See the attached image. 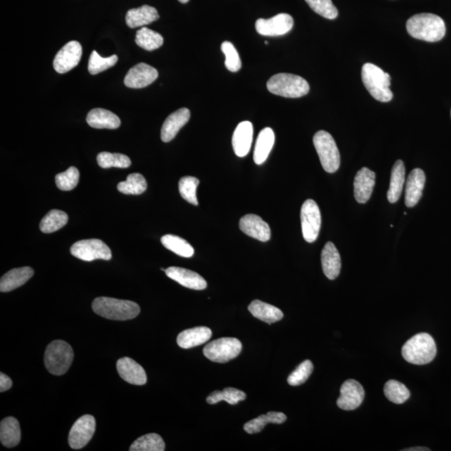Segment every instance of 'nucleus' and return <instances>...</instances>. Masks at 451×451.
Instances as JSON below:
<instances>
[{
	"label": "nucleus",
	"instance_id": "nucleus-8",
	"mask_svg": "<svg viewBox=\"0 0 451 451\" xmlns=\"http://www.w3.org/2000/svg\"><path fill=\"white\" fill-rule=\"evenodd\" d=\"M242 348V343L238 338H221L206 345L204 353L212 362L227 363L238 357Z\"/></svg>",
	"mask_w": 451,
	"mask_h": 451
},
{
	"label": "nucleus",
	"instance_id": "nucleus-24",
	"mask_svg": "<svg viewBox=\"0 0 451 451\" xmlns=\"http://www.w3.org/2000/svg\"><path fill=\"white\" fill-rule=\"evenodd\" d=\"M33 275L34 270L30 267L14 268L8 272L0 280V291L7 293L16 289L28 282Z\"/></svg>",
	"mask_w": 451,
	"mask_h": 451
},
{
	"label": "nucleus",
	"instance_id": "nucleus-27",
	"mask_svg": "<svg viewBox=\"0 0 451 451\" xmlns=\"http://www.w3.org/2000/svg\"><path fill=\"white\" fill-rule=\"evenodd\" d=\"M158 19L157 10L149 6H143L138 9L130 10L126 16V24L131 29L150 25Z\"/></svg>",
	"mask_w": 451,
	"mask_h": 451
},
{
	"label": "nucleus",
	"instance_id": "nucleus-47",
	"mask_svg": "<svg viewBox=\"0 0 451 451\" xmlns=\"http://www.w3.org/2000/svg\"><path fill=\"white\" fill-rule=\"evenodd\" d=\"M12 387V380L6 375L0 374V391L6 392Z\"/></svg>",
	"mask_w": 451,
	"mask_h": 451
},
{
	"label": "nucleus",
	"instance_id": "nucleus-14",
	"mask_svg": "<svg viewBox=\"0 0 451 451\" xmlns=\"http://www.w3.org/2000/svg\"><path fill=\"white\" fill-rule=\"evenodd\" d=\"M364 395V388L358 381L346 380L340 388V396L337 400L338 406L344 410H356L362 404Z\"/></svg>",
	"mask_w": 451,
	"mask_h": 451
},
{
	"label": "nucleus",
	"instance_id": "nucleus-5",
	"mask_svg": "<svg viewBox=\"0 0 451 451\" xmlns=\"http://www.w3.org/2000/svg\"><path fill=\"white\" fill-rule=\"evenodd\" d=\"M267 88L272 94L286 98H300L309 92V85L302 77L293 74L280 73L272 76Z\"/></svg>",
	"mask_w": 451,
	"mask_h": 451
},
{
	"label": "nucleus",
	"instance_id": "nucleus-18",
	"mask_svg": "<svg viewBox=\"0 0 451 451\" xmlns=\"http://www.w3.org/2000/svg\"><path fill=\"white\" fill-rule=\"evenodd\" d=\"M116 368L122 378L127 383L135 386H144L146 384L147 377L145 369L131 358H122L116 364Z\"/></svg>",
	"mask_w": 451,
	"mask_h": 451
},
{
	"label": "nucleus",
	"instance_id": "nucleus-11",
	"mask_svg": "<svg viewBox=\"0 0 451 451\" xmlns=\"http://www.w3.org/2000/svg\"><path fill=\"white\" fill-rule=\"evenodd\" d=\"M96 431V419L85 415L74 424L69 434V445L74 450H80L91 441Z\"/></svg>",
	"mask_w": 451,
	"mask_h": 451
},
{
	"label": "nucleus",
	"instance_id": "nucleus-33",
	"mask_svg": "<svg viewBox=\"0 0 451 451\" xmlns=\"http://www.w3.org/2000/svg\"><path fill=\"white\" fill-rule=\"evenodd\" d=\"M162 243L167 250L172 251L174 254L182 256V258H192L194 255V248L189 243L180 236L175 235L163 236Z\"/></svg>",
	"mask_w": 451,
	"mask_h": 451
},
{
	"label": "nucleus",
	"instance_id": "nucleus-1",
	"mask_svg": "<svg viewBox=\"0 0 451 451\" xmlns=\"http://www.w3.org/2000/svg\"><path fill=\"white\" fill-rule=\"evenodd\" d=\"M410 36L427 42H438L446 36L444 21L433 14H415L406 23Z\"/></svg>",
	"mask_w": 451,
	"mask_h": 451
},
{
	"label": "nucleus",
	"instance_id": "nucleus-20",
	"mask_svg": "<svg viewBox=\"0 0 451 451\" xmlns=\"http://www.w3.org/2000/svg\"><path fill=\"white\" fill-rule=\"evenodd\" d=\"M375 184V173L371 170L364 167L358 172L353 188H355V197L359 204H364L371 198Z\"/></svg>",
	"mask_w": 451,
	"mask_h": 451
},
{
	"label": "nucleus",
	"instance_id": "nucleus-9",
	"mask_svg": "<svg viewBox=\"0 0 451 451\" xmlns=\"http://www.w3.org/2000/svg\"><path fill=\"white\" fill-rule=\"evenodd\" d=\"M72 254L83 261L91 262L96 259L111 260L110 248L100 239L81 240L74 243L71 248Z\"/></svg>",
	"mask_w": 451,
	"mask_h": 451
},
{
	"label": "nucleus",
	"instance_id": "nucleus-31",
	"mask_svg": "<svg viewBox=\"0 0 451 451\" xmlns=\"http://www.w3.org/2000/svg\"><path fill=\"white\" fill-rule=\"evenodd\" d=\"M404 181H406V167L404 162L399 160L393 166L390 177V188L387 197L390 204H395L402 196Z\"/></svg>",
	"mask_w": 451,
	"mask_h": 451
},
{
	"label": "nucleus",
	"instance_id": "nucleus-39",
	"mask_svg": "<svg viewBox=\"0 0 451 451\" xmlns=\"http://www.w3.org/2000/svg\"><path fill=\"white\" fill-rule=\"evenodd\" d=\"M247 398L246 394L242 390H236L235 388H225L221 391H214L208 395L207 402L210 404H215L220 402H226L230 404H236Z\"/></svg>",
	"mask_w": 451,
	"mask_h": 451
},
{
	"label": "nucleus",
	"instance_id": "nucleus-7",
	"mask_svg": "<svg viewBox=\"0 0 451 451\" xmlns=\"http://www.w3.org/2000/svg\"><path fill=\"white\" fill-rule=\"evenodd\" d=\"M314 145L326 173H336L340 166V154L332 135L325 131H318L314 137Z\"/></svg>",
	"mask_w": 451,
	"mask_h": 451
},
{
	"label": "nucleus",
	"instance_id": "nucleus-37",
	"mask_svg": "<svg viewBox=\"0 0 451 451\" xmlns=\"http://www.w3.org/2000/svg\"><path fill=\"white\" fill-rule=\"evenodd\" d=\"M165 442L157 434H147L140 437L130 447L131 451H164Z\"/></svg>",
	"mask_w": 451,
	"mask_h": 451
},
{
	"label": "nucleus",
	"instance_id": "nucleus-43",
	"mask_svg": "<svg viewBox=\"0 0 451 451\" xmlns=\"http://www.w3.org/2000/svg\"><path fill=\"white\" fill-rule=\"evenodd\" d=\"M79 179V170L76 167L71 166L65 172L56 175V184L58 188L68 192L76 188Z\"/></svg>",
	"mask_w": 451,
	"mask_h": 451
},
{
	"label": "nucleus",
	"instance_id": "nucleus-23",
	"mask_svg": "<svg viewBox=\"0 0 451 451\" xmlns=\"http://www.w3.org/2000/svg\"><path fill=\"white\" fill-rule=\"evenodd\" d=\"M321 262L322 271L327 278L334 280L338 278L341 270V258L336 245L327 243L322 251Z\"/></svg>",
	"mask_w": 451,
	"mask_h": 451
},
{
	"label": "nucleus",
	"instance_id": "nucleus-45",
	"mask_svg": "<svg viewBox=\"0 0 451 451\" xmlns=\"http://www.w3.org/2000/svg\"><path fill=\"white\" fill-rule=\"evenodd\" d=\"M314 371V364L311 362L310 360H305L303 362L298 365L296 369L292 373V374L287 378V383L290 384L291 386H301L303 383H305L307 380L309 378V376L312 375Z\"/></svg>",
	"mask_w": 451,
	"mask_h": 451
},
{
	"label": "nucleus",
	"instance_id": "nucleus-28",
	"mask_svg": "<svg viewBox=\"0 0 451 451\" xmlns=\"http://www.w3.org/2000/svg\"><path fill=\"white\" fill-rule=\"evenodd\" d=\"M275 142V135L270 127L264 128L260 131L256 139L254 160L256 165H262L265 162Z\"/></svg>",
	"mask_w": 451,
	"mask_h": 451
},
{
	"label": "nucleus",
	"instance_id": "nucleus-41",
	"mask_svg": "<svg viewBox=\"0 0 451 451\" xmlns=\"http://www.w3.org/2000/svg\"><path fill=\"white\" fill-rule=\"evenodd\" d=\"M118 57L116 54L111 57L103 58L94 50L89 57L88 71L91 75H97L112 67L118 63Z\"/></svg>",
	"mask_w": 451,
	"mask_h": 451
},
{
	"label": "nucleus",
	"instance_id": "nucleus-32",
	"mask_svg": "<svg viewBox=\"0 0 451 451\" xmlns=\"http://www.w3.org/2000/svg\"><path fill=\"white\" fill-rule=\"evenodd\" d=\"M287 416L281 412H268L266 415L258 416L244 425V430L248 434L261 432L267 424H283L286 421Z\"/></svg>",
	"mask_w": 451,
	"mask_h": 451
},
{
	"label": "nucleus",
	"instance_id": "nucleus-22",
	"mask_svg": "<svg viewBox=\"0 0 451 451\" xmlns=\"http://www.w3.org/2000/svg\"><path fill=\"white\" fill-rule=\"evenodd\" d=\"M426 184V175L423 170L416 168L408 177L406 189V204L408 208H414L421 200Z\"/></svg>",
	"mask_w": 451,
	"mask_h": 451
},
{
	"label": "nucleus",
	"instance_id": "nucleus-26",
	"mask_svg": "<svg viewBox=\"0 0 451 451\" xmlns=\"http://www.w3.org/2000/svg\"><path fill=\"white\" fill-rule=\"evenodd\" d=\"M212 336V330L208 327H196L179 334L177 342L182 349H190L205 344Z\"/></svg>",
	"mask_w": 451,
	"mask_h": 451
},
{
	"label": "nucleus",
	"instance_id": "nucleus-15",
	"mask_svg": "<svg viewBox=\"0 0 451 451\" xmlns=\"http://www.w3.org/2000/svg\"><path fill=\"white\" fill-rule=\"evenodd\" d=\"M158 78V72L153 66L140 63L132 67L126 74V87L132 89H141L148 87Z\"/></svg>",
	"mask_w": 451,
	"mask_h": 451
},
{
	"label": "nucleus",
	"instance_id": "nucleus-36",
	"mask_svg": "<svg viewBox=\"0 0 451 451\" xmlns=\"http://www.w3.org/2000/svg\"><path fill=\"white\" fill-rule=\"evenodd\" d=\"M118 189L126 195H141L147 189V182L142 174L132 173L127 177L126 182H120Z\"/></svg>",
	"mask_w": 451,
	"mask_h": 451
},
{
	"label": "nucleus",
	"instance_id": "nucleus-10",
	"mask_svg": "<svg viewBox=\"0 0 451 451\" xmlns=\"http://www.w3.org/2000/svg\"><path fill=\"white\" fill-rule=\"evenodd\" d=\"M301 224L303 239L312 243L317 240L321 228V213L318 204L312 199L305 201L301 208Z\"/></svg>",
	"mask_w": 451,
	"mask_h": 451
},
{
	"label": "nucleus",
	"instance_id": "nucleus-21",
	"mask_svg": "<svg viewBox=\"0 0 451 451\" xmlns=\"http://www.w3.org/2000/svg\"><path fill=\"white\" fill-rule=\"evenodd\" d=\"M254 137V126L250 122H243L236 126L232 135V147L239 157H244L250 153Z\"/></svg>",
	"mask_w": 451,
	"mask_h": 451
},
{
	"label": "nucleus",
	"instance_id": "nucleus-38",
	"mask_svg": "<svg viewBox=\"0 0 451 451\" xmlns=\"http://www.w3.org/2000/svg\"><path fill=\"white\" fill-rule=\"evenodd\" d=\"M384 395L394 404H403L410 397V392L404 384L397 380H388L384 386Z\"/></svg>",
	"mask_w": 451,
	"mask_h": 451
},
{
	"label": "nucleus",
	"instance_id": "nucleus-13",
	"mask_svg": "<svg viewBox=\"0 0 451 451\" xmlns=\"http://www.w3.org/2000/svg\"><path fill=\"white\" fill-rule=\"evenodd\" d=\"M82 56V46L77 41L67 43L54 58L53 65L56 72L67 73L76 67Z\"/></svg>",
	"mask_w": 451,
	"mask_h": 451
},
{
	"label": "nucleus",
	"instance_id": "nucleus-49",
	"mask_svg": "<svg viewBox=\"0 0 451 451\" xmlns=\"http://www.w3.org/2000/svg\"><path fill=\"white\" fill-rule=\"evenodd\" d=\"M179 2H181L182 3H186L189 1V0H178Z\"/></svg>",
	"mask_w": 451,
	"mask_h": 451
},
{
	"label": "nucleus",
	"instance_id": "nucleus-44",
	"mask_svg": "<svg viewBox=\"0 0 451 451\" xmlns=\"http://www.w3.org/2000/svg\"><path fill=\"white\" fill-rule=\"evenodd\" d=\"M221 52L226 57L225 65L229 72H238L242 67L240 56L234 45L231 42L225 41L221 46Z\"/></svg>",
	"mask_w": 451,
	"mask_h": 451
},
{
	"label": "nucleus",
	"instance_id": "nucleus-35",
	"mask_svg": "<svg viewBox=\"0 0 451 451\" xmlns=\"http://www.w3.org/2000/svg\"><path fill=\"white\" fill-rule=\"evenodd\" d=\"M67 214L60 210H52L41 221L40 229L44 233H52L60 230L67 224Z\"/></svg>",
	"mask_w": 451,
	"mask_h": 451
},
{
	"label": "nucleus",
	"instance_id": "nucleus-17",
	"mask_svg": "<svg viewBox=\"0 0 451 451\" xmlns=\"http://www.w3.org/2000/svg\"><path fill=\"white\" fill-rule=\"evenodd\" d=\"M165 273L167 277L188 289L194 290L207 289L208 283L206 280L195 272L182 267H170L166 270Z\"/></svg>",
	"mask_w": 451,
	"mask_h": 451
},
{
	"label": "nucleus",
	"instance_id": "nucleus-34",
	"mask_svg": "<svg viewBox=\"0 0 451 451\" xmlns=\"http://www.w3.org/2000/svg\"><path fill=\"white\" fill-rule=\"evenodd\" d=\"M135 43L140 47L148 50V52H153V50H157L162 46L164 38L160 34L155 32L154 30L143 27L137 32Z\"/></svg>",
	"mask_w": 451,
	"mask_h": 451
},
{
	"label": "nucleus",
	"instance_id": "nucleus-48",
	"mask_svg": "<svg viewBox=\"0 0 451 451\" xmlns=\"http://www.w3.org/2000/svg\"><path fill=\"white\" fill-rule=\"evenodd\" d=\"M404 451H430V449L426 448V447H415V448H409L403 450Z\"/></svg>",
	"mask_w": 451,
	"mask_h": 451
},
{
	"label": "nucleus",
	"instance_id": "nucleus-29",
	"mask_svg": "<svg viewBox=\"0 0 451 451\" xmlns=\"http://www.w3.org/2000/svg\"><path fill=\"white\" fill-rule=\"evenodd\" d=\"M248 310L252 316L268 324L280 321L283 318V314L278 308L260 300L252 301L248 306Z\"/></svg>",
	"mask_w": 451,
	"mask_h": 451
},
{
	"label": "nucleus",
	"instance_id": "nucleus-46",
	"mask_svg": "<svg viewBox=\"0 0 451 451\" xmlns=\"http://www.w3.org/2000/svg\"><path fill=\"white\" fill-rule=\"evenodd\" d=\"M315 13L328 19H336L338 14L337 8L332 0H305Z\"/></svg>",
	"mask_w": 451,
	"mask_h": 451
},
{
	"label": "nucleus",
	"instance_id": "nucleus-2",
	"mask_svg": "<svg viewBox=\"0 0 451 451\" xmlns=\"http://www.w3.org/2000/svg\"><path fill=\"white\" fill-rule=\"evenodd\" d=\"M92 309L99 316L118 321L133 320L141 312L137 302L107 297L96 298Z\"/></svg>",
	"mask_w": 451,
	"mask_h": 451
},
{
	"label": "nucleus",
	"instance_id": "nucleus-19",
	"mask_svg": "<svg viewBox=\"0 0 451 451\" xmlns=\"http://www.w3.org/2000/svg\"><path fill=\"white\" fill-rule=\"evenodd\" d=\"M190 112L188 109L182 108L175 111L163 123L161 138L163 142H169L176 138L179 131L189 122Z\"/></svg>",
	"mask_w": 451,
	"mask_h": 451
},
{
	"label": "nucleus",
	"instance_id": "nucleus-25",
	"mask_svg": "<svg viewBox=\"0 0 451 451\" xmlns=\"http://www.w3.org/2000/svg\"><path fill=\"white\" fill-rule=\"evenodd\" d=\"M87 122L89 126L96 129H118L120 120L114 113L104 109H93L88 113Z\"/></svg>",
	"mask_w": 451,
	"mask_h": 451
},
{
	"label": "nucleus",
	"instance_id": "nucleus-16",
	"mask_svg": "<svg viewBox=\"0 0 451 451\" xmlns=\"http://www.w3.org/2000/svg\"><path fill=\"white\" fill-rule=\"evenodd\" d=\"M239 227L245 234L261 242H267L271 239L270 225L254 214H248L243 217L240 220Z\"/></svg>",
	"mask_w": 451,
	"mask_h": 451
},
{
	"label": "nucleus",
	"instance_id": "nucleus-30",
	"mask_svg": "<svg viewBox=\"0 0 451 451\" xmlns=\"http://www.w3.org/2000/svg\"><path fill=\"white\" fill-rule=\"evenodd\" d=\"M21 439V430L19 421L14 417L3 419L0 425V441L7 448L19 445Z\"/></svg>",
	"mask_w": 451,
	"mask_h": 451
},
{
	"label": "nucleus",
	"instance_id": "nucleus-6",
	"mask_svg": "<svg viewBox=\"0 0 451 451\" xmlns=\"http://www.w3.org/2000/svg\"><path fill=\"white\" fill-rule=\"evenodd\" d=\"M72 346L63 340H54L48 345L45 353V364L50 374L65 375L73 362Z\"/></svg>",
	"mask_w": 451,
	"mask_h": 451
},
{
	"label": "nucleus",
	"instance_id": "nucleus-42",
	"mask_svg": "<svg viewBox=\"0 0 451 451\" xmlns=\"http://www.w3.org/2000/svg\"><path fill=\"white\" fill-rule=\"evenodd\" d=\"M199 184V180L193 177H182L179 182V192L181 196L190 204L198 205L197 189Z\"/></svg>",
	"mask_w": 451,
	"mask_h": 451
},
{
	"label": "nucleus",
	"instance_id": "nucleus-12",
	"mask_svg": "<svg viewBox=\"0 0 451 451\" xmlns=\"http://www.w3.org/2000/svg\"><path fill=\"white\" fill-rule=\"evenodd\" d=\"M255 26L256 32L261 36H281L293 29L294 19L290 14H279L271 19H258Z\"/></svg>",
	"mask_w": 451,
	"mask_h": 451
},
{
	"label": "nucleus",
	"instance_id": "nucleus-4",
	"mask_svg": "<svg viewBox=\"0 0 451 451\" xmlns=\"http://www.w3.org/2000/svg\"><path fill=\"white\" fill-rule=\"evenodd\" d=\"M390 76L378 66L364 64L362 68V80L365 88L374 98L380 102H390L393 99Z\"/></svg>",
	"mask_w": 451,
	"mask_h": 451
},
{
	"label": "nucleus",
	"instance_id": "nucleus-40",
	"mask_svg": "<svg viewBox=\"0 0 451 451\" xmlns=\"http://www.w3.org/2000/svg\"><path fill=\"white\" fill-rule=\"evenodd\" d=\"M97 162L102 168L107 169L111 167L118 168H128L131 166V161L126 155L120 153H111L104 151L97 155Z\"/></svg>",
	"mask_w": 451,
	"mask_h": 451
},
{
	"label": "nucleus",
	"instance_id": "nucleus-3",
	"mask_svg": "<svg viewBox=\"0 0 451 451\" xmlns=\"http://www.w3.org/2000/svg\"><path fill=\"white\" fill-rule=\"evenodd\" d=\"M437 344L429 333H421L410 338L402 348V356L410 364L424 365L437 355Z\"/></svg>",
	"mask_w": 451,
	"mask_h": 451
}]
</instances>
